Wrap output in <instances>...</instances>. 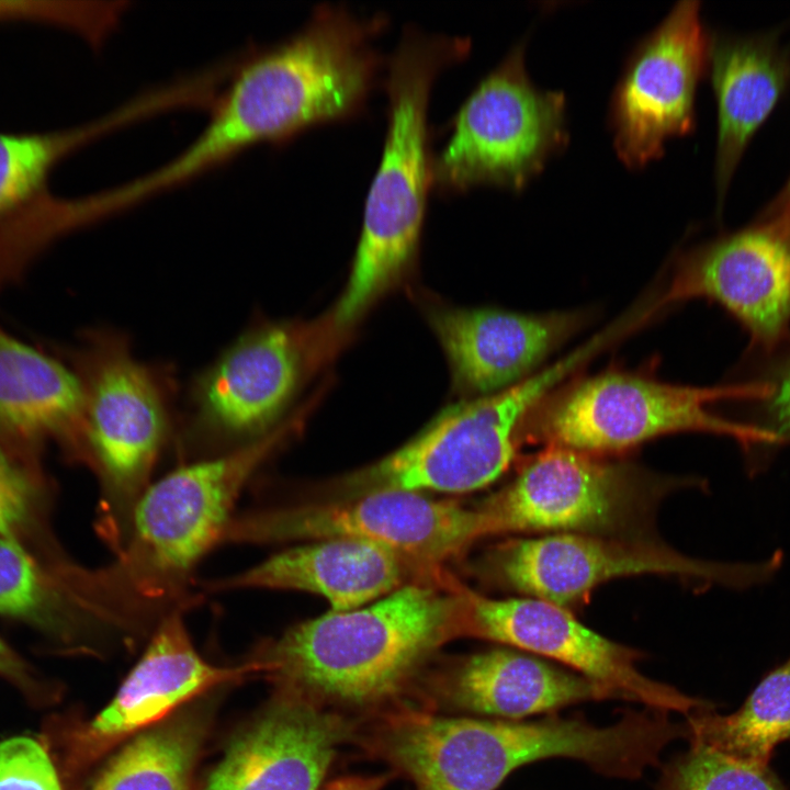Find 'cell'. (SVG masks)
<instances>
[{"label": "cell", "mask_w": 790, "mask_h": 790, "mask_svg": "<svg viewBox=\"0 0 790 790\" xmlns=\"http://www.w3.org/2000/svg\"><path fill=\"white\" fill-rule=\"evenodd\" d=\"M282 425L236 450L181 462L137 501L123 546L88 580L92 600L117 635L146 636L169 613L189 610L203 558L223 544L247 484L285 439Z\"/></svg>", "instance_id": "obj_1"}, {"label": "cell", "mask_w": 790, "mask_h": 790, "mask_svg": "<svg viewBox=\"0 0 790 790\" xmlns=\"http://www.w3.org/2000/svg\"><path fill=\"white\" fill-rule=\"evenodd\" d=\"M464 588L409 583L368 606L331 611L264 641L252 659L282 693L365 704L395 693L465 633Z\"/></svg>", "instance_id": "obj_2"}, {"label": "cell", "mask_w": 790, "mask_h": 790, "mask_svg": "<svg viewBox=\"0 0 790 790\" xmlns=\"http://www.w3.org/2000/svg\"><path fill=\"white\" fill-rule=\"evenodd\" d=\"M467 36L403 26L385 57L382 76L387 95L383 150L363 208L350 275L334 320L345 328L359 319L413 263L419 247L428 195L432 189L428 103L438 74L463 59Z\"/></svg>", "instance_id": "obj_3"}, {"label": "cell", "mask_w": 790, "mask_h": 790, "mask_svg": "<svg viewBox=\"0 0 790 790\" xmlns=\"http://www.w3.org/2000/svg\"><path fill=\"white\" fill-rule=\"evenodd\" d=\"M381 745L417 790H495L516 768L552 757L629 779L641 766L645 740L630 714L608 726L579 715L517 722L411 714L390 724Z\"/></svg>", "instance_id": "obj_4"}, {"label": "cell", "mask_w": 790, "mask_h": 790, "mask_svg": "<svg viewBox=\"0 0 790 790\" xmlns=\"http://www.w3.org/2000/svg\"><path fill=\"white\" fill-rule=\"evenodd\" d=\"M63 354L81 385L90 464L102 483L99 529L115 553L174 441L176 375L167 364L138 359L128 336L108 327L86 329Z\"/></svg>", "instance_id": "obj_5"}, {"label": "cell", "mask_w": 790, "mask_h": 790, "mask_svg": "<svg viewBox=\"0 0 790 790\" xmlns=\"http://www.w3.org/2000/svg\"><path fill=\"white\" fill-rule=\"evenodd\" d=\"M769 383L692 387L606 372L548 395L530 414L522 439L609 454L670 433L708 432L743 447L780 443L766 427L735 422L710 410L731 398H767Z\"/></svg>", "instance_id": "obj_6"}, {"label": "cell", "mask_w": 790, "mask_h": 790, "mask_svg": "<svg viewBox=\"0 0 790 790\" xmlns=\"http://www.w3.org/2000/svg\"><path fill=\"white\" fill-rule=\"evenodd\" d=\"M596 351V343L588 341L505 390L449 407L403 447L345 477L338 484L340 497L486 487L514 461L530 414Z\"/></svg>", "instance_id": "obj_7"}, {"label": "cell", "mask_w": 790, "mask_h": 790, "mask_svg": "<svg viewBox=\"0 0 790 790\" xmlns=\"http://www.w3.org/2000/svg\"><path fill=\"white\" fill-rule=\"evenodd\" d=\"M526 38L516 43L448 122L451 134L432 155V188L443 193L476 184L523 188L568 142L562 91L533 83Z\"/></svg>", "instance_id": "obj_8"}, {"label": "cell", "mask_w": 790, "mask_h": 790, "mask_svg": "<svg viewBox=\"0 0 790 790\" xmlns=\"http://www.w3.org/2000/svg\"><path fill=\"white\" fill-rule=\"evenodd\" d=\"M679 483L623 460L546 445L478 506L490 535L583 533L639 538Z\"/></svg>", "instance_id": "obj_9"}, {"label": "cell", "mask_w": 790, "mask_h": 790, "mask_svg": "<svg viewBox=\"0 0 790 790\" xmlns=\"http://www.w3.org/2000/svg\"><path fill=\"white\" fill-rule=\"evenodd\" d=\"M305 334L253 319L192 379L173 441L180 463L245 447L283 424L305 371Z\"/></svg>", "instance_id": "obj_10"}, {"label": "cell", "mask_w": 790, "mask_h": 790, "mask_svg": "<svg viewBox=\"0 0 790 790\" xmlns=\"http://www.w3.org/2000/svg\"><path fill=\"white\" fill-rule=\"evenodd\" d=\"M488 535L479 507L386 490L236 512L223 544L350 539L382 546L429 571H439L442 562Z\"/></svg>", "instance_id": "obj_11"}, {"label": "cell", "mask_w": 790, "mask_h": 790, "mask_svg": "<svg viewBox=\"0 0 790 790\" xmlns=\"http://www.w3.org/2000/svg\"><path fill=\"white\" fill-rule=\"evenodd\" d=\"M488 564L494 578L507 588L567 609L601 584L622 577L663 575L738 585L761 573L696 560L643 537L583 533L510 540L493 551Z\"/></svg>", "instance_id": "obj_12"}, {"label": "cell", "mask_w": 790, "mask_h": 790, "mask_svg": "<svg viewBox=\"0 0 790 790\" xmlns=\"http://www.w3.org/2000/svg\"><path fill=\"white\" fill-rule=\"evenodd\" d=\"M710 46L697 0L677 2L634 46L609 108L614 149L627 167L658 158L667 139L693 129Z\"/></svg>", "instance_id": "obj_13"}, {"label": "cell", "mask_w": 790, "mask_h": 790, "mask_svg": "<svg viewBox=\"0 0 790 790\" xmlns=\"http://www.w3.org/2000/svg\"><path fill=\"white\" fill-rule=\"evenodd\" d=\"M464 602L465 635L553 659L646 708L688 716L711 707L644 676L636 667L640 652L587 628L567 608L532 597L493 599L469 589Z\"/></svg>", "instance_id": "obj_14"}, {"label": "cell", "mask_w": 790, "mask_h": 790, "mask_svg": "<svg viewBox=\"0 0 790 790\" xmlns=\"http://www.w3.org/2000/svg\"><path fill=\"white\" fill-rule=\"evenodd\" d=\"M690 298L716 302L744 325L755 346L775 348L790 327V234L761 218L691 250L658 304Z\"/></svg>", "instance_id": "obj_15"}, {"label": "cell", "mask_w": 790, "mask_h": 790, "mask_svg": "<svg viewBox=\"0 0 790 790\" xmlns=\"http://www.w3.org/2000/svg\"><path fill=\"white\" fill-rule=\"evenodd\" d=\"M188 610L166 616L111 702L77 736L76 755L88 761L119 742L155 726L184 702L223 684L261 674L250 658L217 666L195 648L185 624Z\"/></svg>", "instance_id": "obj_16"}, {"label": "cell", "mask_w": 790, "mask_h": 790, "mask_svg": "<svg viewBox=\"0 0 790 790\" xmlns=\"http://www.w3.org/2000/svg\"><path fill=\"white\" fill-rule=\"evenodd\" d=\"M346 732L340 718L284 693L230 745L204 790H318Z\"/></svg>", "instance_id": "obj_17"}, {"label": "cell", "mask_w": 790, "mask_h": 790, "mask_svg": "<svg viewBox=\"0 0 790 790\" xmlns=\"http://www.w3.org/2000/svg\"><path fill=\"white\" fill-rule=\"evenodd\" d=\"M416 571L435 575L382 546L350 539L301 542L226 577L204 583L208 592L241 589L300 590L328 600L331 611L371 603L409 584Z\"/></svg>", "instance_id": "obj_18"}, {"label": "cell", "mask_w": 790, "mask_h": 790, "mask_svg": "<svg viewBox=\"0 0 790 790\" xmlns=\"http://www.w3.org/2000/svg\"><path fill=\"white\" fill-rule=\"evenodd\" d=\"M584 317L574 312L442 309L431 315V324L456 386L484 396L523 380L579 329Z\"/></svg>", "instance_id": "obj_19"}, {"label": "cell", "mask_w": 790, "mask_h": 790, "mask_svg": "<svg viewBox=\"0 0 790 790\" xmlns=\"http://www.w3.org/2000/svg\"><path fill=\"white\" fill-rule=\"evenodd\" d=\"M0 437L27 445L56 439L90 462L84 399L75 371L1 325Z\"/></svg>", "instance_id": "obj_20"}, {"label": "cell", "mask_w": 790, "mask_h": 790, "mask_svg": "<svg viewBox=\"0 0 790 790\" xmlns=\"http://www.w3.org/2000/svg\"><path fill=\"white\" fill-rule=\"evenodd\" d=\"M709 67L718 105L715 183L722 202L748 142L789 82L790 61L771 35H715Z\"/></svg>", "instance_id": "obj_21"}, {"label": "cell", "mask_w": 790, "mask_h": 790, "mask_svg": "<svg viewBox=\"0 0 790 790\" xmlns=\"http://www.w3.org/2000/svg\"><path fill=\"white\" fill-rule=\"evenodd\" d=\"M449 693L466 710L505 719L556 711L568 704L624 698L578 673L532 654L492 650L465 658L452 673Z\"/></svg>", "instance_id": "obj_22"}, {"label": "cell", "mask_w": 790, "mask_h": 790, "mask_svg": "<svg viewBox=\"0 0 790 790\" xmlns=\"http://www.w3.org/2000/svg\"><path fill=\"white\" fill-rule=\"evenodd\" d=\"M134 99L95 121L49 132H0V222L44 192L53 170L68 156L105 134L147 117Z\"/></svg>", "instance_id": "obj_23"}, {"label": "cell", "mask_w": 790, "mask_h": 790, "mask_svg": "<svg viewBox=\"0 0 790 790\" xmlns=\"http://www.w3.org/2000/svg\"><path fill=\"white\" fill-rule=\"evenodd\" d=\"M686 726L690 744L768 766L775 747L790 738V657L763 678L736 712L702 709L687 716Z\"/></svg>", "instance_id": "obj_24"}, {"label": "cell", "mask_w": 790, "mask_h": 790, "mask_svg": "<svg viewBox=\"0 0 790 790\" xmlns=\"http://www.w3.org/2000/svg\"><path fill=\"white\" fill-rule=\"evenodd\" d=\"M201 712H187L142 732L102 769L90 790H192L205 736Z\"/></svg>", "instance_id": "obj_25"}, {"label": "cell", "mask_w": 790, "mask_h": 790, "mask_svg": "<svg viewBox=\"0 0 790 790\" xmlns=\"http://www.w3.org/2000/svg\"><path fill=\"white\" fill-rule=\"evenodd\" d=\"M656 790H785L768 766L735 759L711 747L690 744L667 764Z\"/></svg>", "instance_id": "obj_26"}, {"label": "cell", "mask_w": 790, "mask_h": 790, "mask_svg": "<svg viewBox=\"0 0 790 790\" xmlns=\"http://www.w3.org/2000/svg\"><path fill=\"white\" fill-rule=\"evenodd\" d=\"M124 1L0 0V23H35L66 30L101 46L119 25Z\"/></svg>", "instance_id": "obj_27"}, {"label": "cell", "mask_w": 790, "mask_h": 790, "mask_svg": "<svg viewBox=\"0 0 790 790\" xmlns=\"http://www.w3.org/2000/svg\"><path fill=\"white\" fill-rule=\"evenodd\" d=\"M46 583L15 539L0 535V613L35 618L48 603Z\"/></svg>", "instance_id": "obj_28"}, {"label": "cell", "mask_w": 790, "mask_h": 790, "mask_svg": "<svg viewBox=\"0 0 790 790\" xmlns=\"http://www.w3.org/2000/svg\"><path fill=\"white\" fill-rule=\"evenodd\" d=\"M0 790H63L45 747L14 736L0 743Z\"/></svg>", "instance_id": "obj_29"}, {"label": "cell", "mask_w": 790, "mask_h": 790, "mask_svg": "<svg viewBox=\"0 0 790 790\" xmlns=\"http://www.w3.org/2000/svg\"><path fill=\"white\" fill-rule=\"evenodd\" d=\"M30 508L29 482L0 443V535L14 539L24 527Z\"/></svg>", "instance_id": "obj_30"}, {"label": "cell", "mask_w": 790, "mask_h": 790, "mask_svg": "<svg viewBox=\"0 0 790 790\" xmlns=\"http://www.w3.org/2000/svg\"><path fill=\"white\" fill-rule=\"evenodd\" d=\"M771 385L767 403V415L770 421V431L776 433L782 442L790 441V361L780 372L777 381Z\"/></svg>", "instance_id": "obj_31"}, {"label": "cell", "mask_w": 790, "mask_h": 790, "mask_svg": "<svg viewBox=\"0 0 790 790\" xmlns=\"http://www.w3.org/2000/svg\"><path fill=\"white\" fill-rule=\"evenodd\" d=\"M0 675L20 685L31 688V676L22 659L0 637Z\"/></svg>", "instance_id": "obj_32"}, {"label": "cell", "mask_w": 790, "mask_h": 790, "mask_svg": "<svg viewBox=\"0 0 790 790\" xmlns=\"http://www.w3.org/2000/svg\"><path fill=\"white\" fill-rule=\"evenodd\" d=\"M763 217L790 233V179Z\"/></svg>", "instance_id": "obj_33"}, {"label": "cell", "mask_w": 790, "mask_h": 790, "mask_svg": "<svg viewBox=\"0 0 790 790\" xmlns=\"http://www.w3.org/2000/svg\"><path fill=\"white\" fill-rule=\"evenodd\" d=\"M384 782L382 777H346L330 782L325 790H380Z\"/></svg>", "instance_id": "obj_34"}]
</instances>
